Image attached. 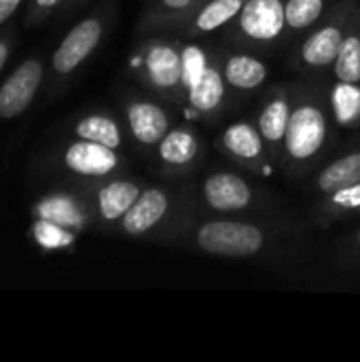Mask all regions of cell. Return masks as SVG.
I'll use <instances>...</instances> for the list:
<instances>
[{
    "mask_svg": "<svg viewBox=\"0 0 360 362\" xmlns=\"http://www.w3.org/2000/svg\"><path fill=\"white\" fill-rule=\"evenodd\" d=\"M310 242L308 223L284 210L250 216H216L202 214L195 208L155 244L214 259L293 263L308 252Z\"/></svg>",
    "mask_w": 360,
    "mask_h": 362,
    "instance_id": "1",
    "label": "cell"
},
{
    "mask_svg": "<svg viewBox=\"0 0 360 362\" xmlns=\"http://www.w3.org/2000/svg\"><path fill=\"white\" fill-rule=\"evenodd\" d=\"M337 134L327 85L308 78L293 81V110L278 168L282 176L306 182L335 151Z\"/></svg>",
    "mask_w": 360,
    "mask_h": 362,
    "instance_id": "2",
    "label": "cell"
},
{
    "mask_svg": "<svg viewBox=\"0 0 360 362\" xmlns=\"http://www.w3.org/2000/svg\"><path fill=\"white\" fill-rule=\"evenodd\" d=\"M195 206L202 214L216 216H250L282 212V199L267 187L236 172V170H210L191 185Z\"/></svg>",
    "mask_w": 360,
    "mask_h": 362,
    "instance_id": "3",
    "label": "cell"
},
{
    "mask_svg": "<svg viewBox=\"0 0 360 362\" xmlns=\"http://www.w3.org/2000/svg\"><path fill=\"white\" fill-rule=\"evenodd\" d=\"M185 38L174 32L144 34L132 57V68L142 87L170 104L182 108L185 102Z\"/></svg>",
    "mask_w": 360,
    "mask_h": 362,
    "instance_id": "4",
    "label": "cell"
},
{
    "mask_svg": "<svg viewBox=\"0 0 360 362\" xmlns=\"http://www.w3.org/2000/svg\"><path fill=\"white\" fill-rule=\"evenodd\" d=\"M359 6V0H337L329 15L291 47V64L301 78L329 85L331 70Z\"/></svg>",
    "mask_w": 360,
    "mask_h": 362,
    "instance_id": "5",
    "label": "cell"
},
{
    "mask_svg": "<svg viewBox=\"0 0 360 362\" xmlns=\"http://www.w3.org/2000/svg\"><path fill=\"white\" fill-rule=\"evenodd\" d=\"M195 208L191 185L168 180L166 185L144 187L140 197L121 218L119 227L129 238H146L157 242Z\"/></svg>",
    "mask_w": 360,
    "mask_h": 362,
    "instance_id": "6",
    "label": "cell"
},
{
    "mask_svg": "<svg viewBox=\"0 0 360 362\" xmlns=\"http://www.w3.org/2000/svg\"><path fill=\"white\" fill-rule=\"evenodd\" d=\"M286 0H246L236 19L223 30L231 47L269 53L284 49Z\"/></svg>",
    "mask_w": 360,
    "mask_h": 362,
    "instance_id": "7",
    "label": "cell"
},
{
    "mask_svg": "<svg viewBox=\"0 0 360 362\" xmlns=\"http://www.w3.org/2000/svg\"><path fill=\"white\" fill-rule=\"evenodd\" d=\"M155 168L163 180L187 182L206 159V146L199 132L189 123H174L153 151Z\"/></svg>",
    "mask_w": 360,
    "mask_h": 362,
    "instance_id": "8",
    "label": "cell"
},
{
    "mask_svg": "<svg viewBox=\"0 0 360 362\" xmlns=\"http://www.w3.org/2000/svg\"><path fill=\"white\" fill-rule=\"evenodd\" d=\"M229 102H231V89L223 76L221 51L212 47L208 62L185 91L182 110L199 123L214 125L227 112Z\"/></svg>",
    "mask_w": 360,
    "mask_h": 362,
    "instance_id": "9",
    "label": "cell"
},
{
    "mask_svg": "<svg viewBox=\"0 0 360 362\" xmlns=\"http://www.w3.org/2000/svg\"><path fill=\"white\" fill-rule=\"evenodd\" d=\"M216 151L231 161L233 165L242 168L244 172L257 176H269L276 168L267 155L265 142L257 127L255 119H238L229 123L214 140Z\"/></svg>",
    "mask_w": 360,
    "mask_h": 362,
    "instance_id": "10",
    "label": "cell"
},
{
    "mask_svg": "<svg viewBox=\"0 0 360 362\" xmlns=\"http://www.w3.org/2000/svg\"><path fill=\"white\" fill-rule=\"evenodd\" d=\"M293 110V81H282L269 87L265 93L259 112L255 117L257 127L261 132V138L265 142L267 155L274 163V168H280V157L289 132V119Z\"/></svg>",
    "mask_w": 360,
    "mask_h": 362,
    "instance_id": "11",
    "label": "cell"
},
{
    "mask_svg": "<svg viewBox=\"0 0 360 362\" xmlns=\"http://www.w3.org/2000/svg\"><path fill=\"white\" fill-rule=\"evenodd\" d=\"M163 100L151 95H134L125 102V123L132 140L144 148L155 151V146L161 142V138L172 129L174 117Z\"/></svg>",
    "mask_w": 360,
    "mask_h": 362,
    "instance_id": "12",
    "label": "cell"
},
{
    "mask_svg": "<svg viewBox=\"0 0 360 362\" xmlns=\"http://www.w3.org/2000/svg\"><path fill=\"white\" fill-rule=\"evenodd\" d=\"M104 25L106 19L102 13H95L83 21H79L66 38L59 42V47L53 53V70L59 76L72 74L102 42L104 38Z\"/></svg>",
    "mask_w": 360,
    "mask_h": 362,
    "instance_id": "13",
    "label": "cell"
},
{
    "mask_svg": "<svg viewBox=\"0 0 360 362\" xmlns=\"http://www.w3.org/2000/svg\"><path fill=\"white\" fill-rule=\"evenodd\" d=\"M306 182L310 185L312 199L360 182V136L333 151Z\"/></svg>",
    "mask_w": 360,
    "mask_h": 362,
    "instance_id": "14",
    "label": "cell"
},
{
    "mask_svg": "<svg viewBox=\"0 0 360 362\" xmlns=\"http://www.w3.org/2000/svg\"><path fill=\"white\" fill-rule=\"evenodd\" d=\"M221 66H223V76L231 89V95L233 93L246 95L259 91L272 74V68L263 59V53L240 49V47L221 51Z\"/></svg>",
    "mask_w": 360,
    "mask_h": 362,
    "instance_id": "15",
    "label": "cell"
},
{
    "mask_svg": "<svg viewBox=\"0 0 360 362\" xmlns=\"http://www.w3.org/2000/svg\"><path fill=\"white\" fill-rule=\"evenodd\" d=\"M356 218H360V182L314 197L308 212V221L316 229H329Z\"/></svg>",
    "mask_w": 360,
    "mask_h": 362,
    "instance_id": "16",
    "label": "cell"
},
{
    "mask_svg": "<svg viewBox=\"0 0 360 362\" xmlns=\"http://www.w3.org/2000/svg\"><path fill=\"white\" fill-rule=\"evenodd\" d=\"M64 163L70 172L85 176V178H106L115 174L121 168V157L117 148L91 142V140H79L72 142L64 153Z\"/></svg>",
    "mask_w": 360,
    "mask_h": 362,
    "instance_id": "17",
    "label": "cell"
},
{
    "mask_svg": "<svg viewBox=\"0 0 360 362\" xmlns=\"http://www.w3.org/2000/svg\"><path fill=\"white\" fill-rule=\"evenodd\" d=\"M42 83V64L38 59L23 62L0 87V117L13 119L21 115L34 100Z\"/></svg>",
    "mask_w": 360,
    "mask_h": 362,
    "instance_id": "18",
    "label": "cell"
},
{
    "mask_svg": "<svg viewBox=\"0 0 360 362\" xmlns=\"http://www.w3.org/2000/svg\"><path fill=\"white\" fill-rule=\"evenodd\" d=\"M244 2L246 0H204L174 34L202 40L208 34L221 32L236 19V15L244 6Z\"/></svg>",
    "mask_w": 360,
    "mask_h": 362,
    "instance_id": "19",
    "label": "cell"
},
{
    "mask_svg": "<svg viewBox=\"0 0 360 362\" xmlns=\"http://www.w3.org/2000/svg\"><path fill=\"white\" fill-rule=\"evenodd\" d=\"M202 2L204 0H146L138 30L140 34L178 32Z\"/></svg>",
    "mask_w": 360,
    "mask_h": 362,
    "instance_id": "20",
    "label": "cell"
},
{
    "mask_svg": "<svg viewBox=\"0 0 360 362\" xmlns=\"http://www.w3.org/2000/svg\"><path fill=\"white\" fill-rule=\"evenodd\" d=\"M144 185L134 178H110L95 191V210L104 223H121L134 202L140 197Z\"/></svg>",
    "mask_w": 360,
    "mask_h": 362,
    "instance_id": "21",
    "label": "cell"
},
{
    "mask_svg": "<svg viewBox=\"0 0 360 362\" xmlns=\"http://www.w3.org/2000/svg\"><path fill=\"white\" fill-rule=\"evenodd\" d=\"M337 0H286L284 6V49H291L301 36L316 28Z\"/></svg>",
    "mask_w": 360,
    "mask_h": 362,
    "instance_id": "22",
    "label": "cell"
},
{
    "mask_svg": "<svg viewBox=\"0 0 360 362\" xmlns=\"http://www.w3.org/2000/svg\"><path fill=\"white\" fill-rule=\"evenodd\" d=\"M329 102L339 129H360V85L331 81Z\"/></svg>",
    "mask_w": 360,
    "mask_h": 362,
    "instance_id": "23",
    "label": "cell"
},
{
    "mask_svg": "<svg viewBox=\"0 0 360 362\" xmlns=\"http://www.w3.org/2000/svg\"><path fill=\"white\" fill-rule=\"evenodd\" d=\"M331 81L360 85V6L354 13V19L350 23L344 47H342V51L335 59V66L331 70Z\"/></svg>",
    "mask_w": 360,
    "mask_h": 362,
    "instance_id": "24",
    "label": "cell"
},
{
    "mask_svg": "<svg viewBox=\"0 0 360 362\" xmlns=\"http://www.w3.org/2000/svg\"><path fill=\"white\" fill-rule=\"evenodd\" d=\"M74 132L83 140H91V142H98L117 151L123 144V129L108 115H87L74 125Z\"/></svg>",
    "mask_w": 360,
    "mask_h": 362,
    "instance_id": "25",
    "label": "cell"
},
{
    "mask_svg": "<svg viewBox=\"0 0 360 362\" xmlns=\"http://www.w3.org/2000/svg\"><path fill=\"white\" fill-rule=\"evenodd\" d=\"M40 218L53 221L66 229H83L87 225V214L85 208L74 202L72 197L66 195H57V197H49L47 202L40 204L38 208Z\"/></svg>",
    "mask_w": 360,
    "mask_h": 362,
    "instance_id": "26",
    "label": "cell"
},
{
    "mask_svg": "<svg viewBox=\"0 0 360 362\" xmlns=\"http://www.w3.org/2000/svg\"><path fill=\"white\" fill-rule=\"evenodd\" d=\"M34 238H36V242L42 248H49V250H53V248H66V246H70L74 242L72 229H66V227H62V225H57L53 221H47V218L36 221V225H34Z\"/></svg>",
    "mask_w": 360,
    "mask_h": 362,
    "instance_id": "27",
    "label": "cell"
},
{
    "mask_svg": "<svg viewBox=\"0 0 360 362\" xmlns=\"http://www.w3.org/2000/svg\"><path fill=\"white\" fill-rule=\"evenodd\" d=\"M19 4H21V0H0V25L17 11Z\"/></svg>",
    "mask_w": 360,
    "mask_h": 362,
    "instance_id": "28",
    "label": "cell"
},
{
    "mask_svg": "<svg viewBox=\"0 0 360 362\" xmlns=\"http://www.w3.org/2000/svg\"><path fill=\"white\" fill-rule=\"evenodd\" d=\"M59 0H34V4H36V8L40 11V13H49L55 4H57Z\"/></svg>",
    "mask_w": 360,
    "mask_h": 362,
    "instance_id": "29",
    "label": "cell"
},
{
    "mask_svg": "<svg viewBox=\"0 0 360 362\" xmlns=\"http://www.w3.org/2000/svg\"><path fill=\"white\" fill-rule=\"evenodd\" d=\"M6 57H8V45L0 40V70H2V66H4V62H6Z\"/></svg>",
    "mask_w": 360,
    "mask_h": 362,
    "instance_id": "30",
    "label": "cell"
},
{
    "mask_svg": "<svg viewBox=\"0 0 360 362\" xmlns=\"http://www.w3.org/2000/svg\"><path fill=\"white\" fill-rule=\"evenodd\" d=\"M72 2H76V0H72Z\"/></svg>",
    "mask_w": 360,
    "mask_h": 362,
    "instance_id": "31",
    "label": "cell"
}]
</instances>
